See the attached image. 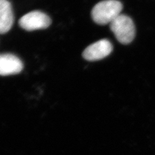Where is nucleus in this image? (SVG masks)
Segmentation results:
<instances>
[{
	"mask_svg": "<svg viewBox=\"0 0 155 155\" xmlns=\"http://www.w3.org/2000/svg\"><path fill=\"white\" fill-rule=\"evenodd\" d=\"M122 4L118 0H104L97 3L91 12L93 21L98 25L110 24L120 15Z\"/></svg>",
	"mask_w": 155,
	"mask_h": 155,
	"instance_id": "obj_1",
	"label": "nucleus"
},
{
	"mask_svg": "<svg viewBox=\"0 0 155 155\" xmlns=\"http://www.w3.org/2000/svg\"><path fill=\"white\" fill-rule=\"evenodd\" d=\"M110 28L117 40L122 44H129L135 36V27L132 19L125 14H120L110 24Z\"/></svg>",
	"mask_w": 155,
	"mask_h": 155,
	"instance_id": "obj_2",
	"label": "nucleus"
},
{
	"mask_svg": "<svg viewBox=\"0 0 155 155\" xmlns=\"http://www.w3.org/2000/svg\"><path fill=\"white\" fill-rule=\"evenodd\" d=\"M51 19L44 12L35 11L25 14L19 20V25L27 31L45 29L50 26Z\"/></svg>",
	"mask_w": 155,
	"mask_h": 155,
	"instance_id": "obj_3",
	"label": "nucleus"
},
{
	"mask_svg": "<svg viewBox=\"0 0 155 155\" xmlns=\"http://www.w3.org/2000/svg\"><path fill=\"white\" fill-rule=\"evenodd\" d=\"M113 51V45L110 41L102 39L87 47L83 52L84 59L89 61H94L104 59Z\"/></svg>",
	"mask_w": 155,
	"mask_h": 155,
	"instance_id": "obj_4",
	"label": "nucleus"
},
{
	"mask_svg": "<svg viewBox=\"0 0 155 155\" xmlns=\"http://www.w3.org/2000/svg\"><path fill=\"white\" fill-rule=\"evenodd\" d=\"M23 69L21 60L12 54H0V75L9 76L17 74Z\"/></svg>",
	"mask_w": 155,
	"mask_h": 155,
	"instance_id": "obj_5",
	"label": "nucleus"
},
{
	"mask_svg": "<svg viewBox=\"0 0 155 155\" xmlns=\"http://www.w3.org/2000/svg\"><path fill=\"white\" fill-rule=\"evenodd\" d=\"M14 14L12 5L8 0H0V34H5L12 28Z\"/></svg>",
	"mask_w": 155,
	"mask_h": 155,
	"instance_id": "obj_6",
	"label": "nucleus"
}]
</instances>
